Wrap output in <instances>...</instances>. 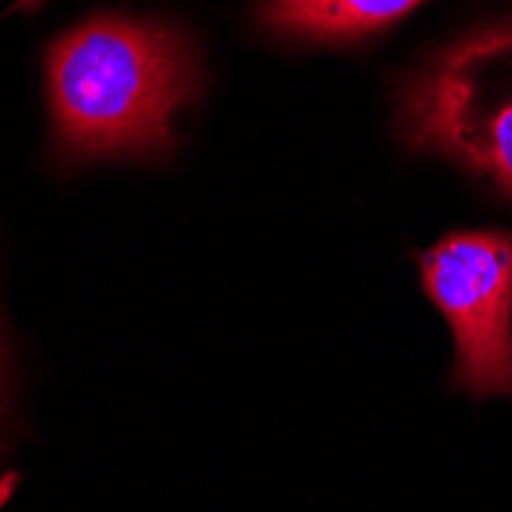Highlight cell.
Segmentation results:
<instances>
[{
	"instance_id": "6da1fadb",
	"label": "cell",
	"mask_w": 512,
	"mask_h": 512,
	"mask_svg": "<svg viewBox=\"0 0 512 512\" xmlns=\"http://www.w3.org/2000/svg\"><path fill=\"white\" fill-rule=\"evenodd\" d=\"M197 92L194 46L166 22L89 16L46 53L53 148L68 166L166 157Z\"/></svg>"
},
{
	"instance_id": "7a4b0ae2",
	"label": "cell",
	"mask_w": 512,
	"mask_h": 512,
	"mask_svg": "<svg viewBox=\"0 0 512 512\" xmlns=\"http://www.w3.org/2000/svg\"><path fill=\"white\" fill-rule=\"evenodd\" d=\"M405 132L512 197V25L473 34L417 77Z\"/></svg>"
},
{
	"instance_id": "3957f363",
	"label": "cell",
	"mask_w": 512,
	"mask_h": 512,
	"mask_svg": "<svg viewBox=\"0 0 512 512\" xmlns=\"http://www.w3.org/2000/svg\"><path fill=\"white\" fill-rule=\"evenodd\" d=\"M417 267L424 292L451 325L454 387L512 396V234H451L417 258Z\"/></svg>"
},
{
	"instance_id": "277c9868",
	"label": "cell",
	"mask_w": 512,
	"mask_h": 512,
	"mask_svg": "<svg viewBox=\"0 0 512 512\" xmlns=\"http://www.w3.org/2000/svg\"><path fill=\"white\" fill-rule=\"evenodd\" d=\"M424 0H261L258 22L292 40L347 43L375 34Z\"/></svg>"
},
{
	"instance_id": "5b68a950",
	"label": "cell",
	"mask_w": 512,
	"mask_h": 512,
	"mask_svg": "<svg viewBox=\"0 0 512 512\" xmlns=\"http://www.w3.org/2000/svg\"><path fill=\"white\" fill-rule=\"evenodd\" d=\"M4 411H7V356H4V341H0V427H4Z\"/></svg>"
}]
</instances>
